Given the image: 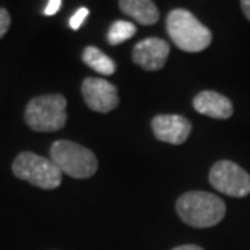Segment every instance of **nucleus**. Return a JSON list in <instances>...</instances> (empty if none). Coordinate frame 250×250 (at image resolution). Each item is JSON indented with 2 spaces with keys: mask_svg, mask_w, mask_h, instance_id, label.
Listing matches in <instances>:
<instances>
[{
  "mask_svg": "<svg viewBox=\"0 0 250 250\" xmlns=\"http://www.w3.org/2000/svg\"><path fill=\"white\" fill-rule=\"evenodd\" d=\"M241 8H242L244 15H246V18L250 21V0H242V2H241Z\"/></svg>",
  "mask_w": 250,
  "mask_h": 250,
  "instance_id": "17",
  "label": "nucleus"
},
{
  "mask_svg": "<svg viewBox=\"0 0 250 250\" xmlns=\"http://www.w3.org/2000/svg\"><path fill=\"white\" fill-rule=\"evenodd\" d=\"M151 128L154 137L159 142L182 145L187 142L188 135L192 132V124L187 117L179 116V114H159V116L153 117Z\"/></svg>",
  "mask_w": 250,
  "mask_h": 250,
  "instance_id": "9",
  "label": "nucleus"
},
{
  "mask_svg": "<svg viewBox=\"0 0 250 250\" xmlns=\"http://www.w3.org/2000/svg\"><path fill=\"white\" fill-rule=\"evenodd\" d=\"M51 161L65 176L88 179L98 171V158L91 149L70 140H57L51 146Z\"/></svg>",
  "mask_w": 250,
  "mask_h": 250,
  "instance_id": "3",
  "label": "nucleus"
},
{
  "mask_svg": "<svg viewBox=\"0 0 250 250\" xmlns=\"http://www.w3.org/2000/svg\"><path fill=\"white\" fill-rule=\"evenodd\" d=\"M167 34L181 51L202 52L211 44V31L186 8H174L166 20Z\"/></svg>",
  "mask_w": 250,
  "mask_h": 250,
  "instance_id": "2",
  "label": "nucleus"
},
{
  "mask_svg": "<svg viewBox=\"0 0 250 250\" xmlns=\"http://www.w3.org/2000/svg\"><path fill=\"white\" fill-rule=\"evenodd\" d=\"M171 46L161 38H146L135 44L132 61L146 72H156L167 62Z\"/></svg>",
  "mask_w": 250,
  "mask_h": 250,
  "instance_id": "8",
  "label": "nucleus"
},
{
  "mask_svg": "<svg viewBox=\"0 0 250 250\" xmlns=\"http://www.w3.org/2000/svg\"><path fill=\"white\" fill-rule=\"evenodd\" d=\"M13 176L42 190H54L62 184L63 174L51 159L31 151H21L12 163Z\"/></svg>",
  "mask_w": 250,
  "mask_h": 250,
  "instance_id": "5",
  "label": "nucleus"
},
{
  "mask_svg": "<svg viewBox=\"0 0 250 250\" xmlns=\"http://www.w3.org/2000/svg\"><path fill=\"white\" fill-rule=\"evenodd\" d=\"M193 109L203 116H208L211 119H229L232 116L234 107L232 103L229 101L224 94H219L216 91H202L193 98Z\"/></svg>",
  "mask_w": 250,
  "mask_h": 250,
  "instance_id": "10",
  "label": "nucleus"
},
{
  "mask_svg": "<svg viewBox=\"0 0 250 250\" xmlns=\"http://www.w3.org/2000/svg\"><path fill=\"white\" fill-rule=\"evenodd\" d=\"M119 7L125 15L145 26L158 23L159 20V10L151 0H121Z\"/></svg>",
  "mask_w": 250,
  "mask_h": 250,
  "instance_id": "11",
  "label": "nucleus"
},
{
  "mask_svg": "<svg viewBox=\"0 0 250 250\" xmlns=\"http://www.w3.org/2000/svg\"><path fill=\"white\" fill-rule=\"evenodd\" d=\"M137 33V26L130 21H125V20H119V21H114L111 24L107 31V42L111 46H119L125 41H128L130 38L135 36Z\"/></svg>",
  "mask_w": 250,
  "mask_h": 250,
  "instance_id": "13",
  "label": "nucleus"
},
{
  "mask_svg": "<svg viewBox=\"0 0 250 250\" xmlns=\"http://www.w3.org/2000/svg\"><path fill=\"white\" fill-rule=\"evenodd\" d=\"M82 94L86 106L94 112L107 114L119 106V93L116 84L107 80L88 77L82 83Z\"/></svg>",
  "mask_w": 250,
  "mask_h": 250,
  "instance_id": "7",
  "label": "nucleus"
},
{
  "mask_svg": "<svg viewBox=\"0 0 250 250\" xmlns=\"http://www.w3.org/2000/svg\"><path fill=\"white\" fill-rule=\"evenodd\" d=\"M83 62L88 65L89 68H93L94 72L101 73V75H112L116 72V62L111 57L106 56L103 51H99L98 47L88 46L82 54Z\"/></svg>",
  "mask_w": 250,
  "mask_h": 250,
  "instance_id": "12",
  "label": "nucleus"
},
{
  "mask_svg": "<svg viewBox=\"0 0 250 250\" xmlns=\"http://www.w3.org/2000/svg\"><path fill=\"white\" fill-rule=\"evenodd\" d=\"M24 122L34 132H57L67 124V99L62 94L33 98L24 109Z\"/></svg>",
  "mask_w": 250,
  "mask_h": 250,
  "instance_id": "4",
  "label": "nucleus"
},
{
  "mask_svg": "<svg viewBox=\"0 0 250 250\" xmlns=\"http://www.w3.org/2000/svg\"><path fill=\"white\" fill-rule=\"evenodd\" d=\"M10 24H12V17H10V12L7 8L0 7V39L7 34Z\"/></svg>",
  "mask_w": 250,
  "mask_h": 250,
  "instance_id": "15",
  "label": "nucleus"
},
{
  "mask_svg": "<svg viewBox=\"0 0 250 250\" xmlns=\"http://www.w3.org/2000/svg\"><path fill=\"white\" fill-rule=\"evenodd\" d=\"M172 250H205V249H202L200 246H195V244H186V246H179Z\"/></svg>",
  "mask_w": 250,
  "mask_h": 250,
  "instance_id": "18",
  "label": "nucleus"
},
{
  "mask_svg": "<svg viewBox=\"0 0 250 250\" xmlns=\"http://www.w3.org/2000/svg\"><path fill=\"white\" fill-rule=\"evenodd\" d=\"M176 211L186 224L202 229L221 223L226 214V205L216 195L202 190H192L177 198Z\"/></svg>",
  "mask_w": 250,
  "mask_h": 250,
  "instance_id": "1",
  "label": "nucleus"
},
{
  "mask_svg": "<svg viewBox=\"0 0 250 250\" xmlns=\"http://www.w3.org/2000/svg\"><path fill=\"white\" fill-rule=\"evenodd\" d=\"M88 15H89V10L86 7H80L77 12L72 15V18L68 20L70 28H72V29H80V28H82V24L84 23V20H86Z\"/></svg>",
  "mask_w": 250,
  "mask_h": 250,
  "instance_id": "14",
  "label": "nucleus"
},
{
  "mask_svg": "<svg viewBox=\"0 0 250 250\" xmlns=\"http://www.w3.org/2000/svg\"><path fill=\"white\" fill-rule=\"evenodd\" d=\"M209 184L224 195L242 198L250 193V174L237 163L218 161L209 171Z\"/></svg>",
  "mask_w": 250,
  "mask_h": 250,
  "instance_id": "6",
  "label": "nucleus"
},
{
  "mask_svg": "<svg viewBox=\"0 0 250 250\" xmlns=\"http://www.w3.org/2000/svg\"><path fill=\"white\" fill-rule=\"evenodd\" d=\"M62 7V2L61 0H49L46 8H44V15H47V17H51V15H56L59 10Z\"/></svg>",
  "mask_w": 250,
  "mask_h": 250,
  "instance_id": "16",
  "label": "nucleus"
}]
</instances>
